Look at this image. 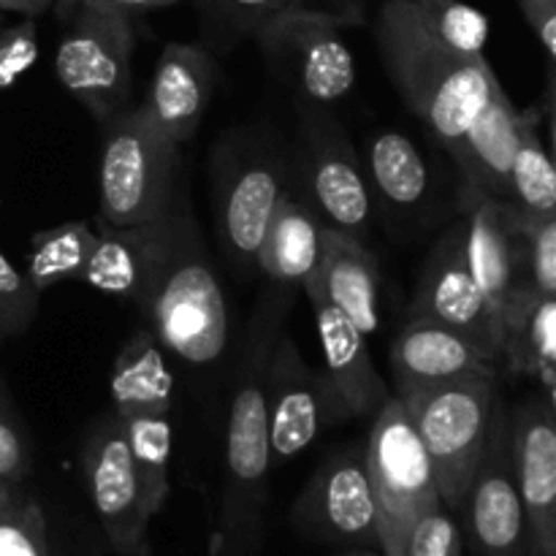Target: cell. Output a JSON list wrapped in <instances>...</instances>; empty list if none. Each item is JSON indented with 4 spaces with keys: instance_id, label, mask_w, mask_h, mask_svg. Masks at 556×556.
<instances>
[{
    "instance_id": "obj_1",
    "label": "cell",
    "mask_w": 556,
    "mask_h": 556,
    "mask_svg": "<svg viewBox=\"0 0 556 556\" xmlns=\"http://www.w3.org/2000/svg\"><path fill=\"white\" fill-rule=\"evenodd\" d=\"M293 307L291 288L271 286L244 331L242 351L228 402L226 456H223L220 546L228 556L248 554L258 546L269 500V418H266V364L277 334L286 329Z\"/></svg>"
},
{
    "instance_id": "obj_2",
    "label": "cell",
    "mask_w": 556,
    "mask_h": 556,
    "mask_svg": "<svg viewBox=\"0 0 556 556\" xmlns=\"http://www.w3.org/2000/svg\"><path fill=\"white\" fill-rule=\"evenodd\" d=\"M380 60L402 103L448 155L486 106L497 81L486 54H462L424 30L396 0H380L375 16Z\"/></svg>"
},
{
    "instance_id": "obj_3",
    "label": "cell",
    "mask_w": 556,
    "mask_h": 556,
    "mask_svg": "<svg viewBox=\"0 0 556 556\" xmlns=\"http://www.w3.org/2000/svg\"><path fill=\"white\" fill-rule=\"evenodd\" d=\"M188 204L179 144L150 125L141 106L123 109L103 123L98 163V223L136 226Z\"/></svg>"
},
{
    "instance_id": "obj_4",
    "label": "cell",
    "mask_w": 556,
    "mask_h": 556,
    "mask_svg": "<svg viewBox=\"0 0 556 556\" xmlns=\"http://www.w3.org/2000/svg\"><path fill=\"white\" fill-rule=\"evenodd\" d=\"M136 307L168 356L190 367L220 362L228 348V307L199 228L179 244Z\"/></svg>"
},
{
    "instance_id": "obj_5",
    "label": "cell",
    "mask_w": 556,
    "mask_h": 556,
    "mask_svg": "<svg viewBox=\"0 0 556 556\" xmlns=\"http://www.w3.org/2000/svg\"><path fill=\"white\" fill-rule=\"evenodd\" d=\"M54 76L98 125L128 109L134 87V22L106 0H60Z\"/></svg>"
},
{
    "instance_id": "obj_6",
    "label": "cell",
    "mask_w": 556,
    "mask_h": 556,
    "mask_svg": "<svg viewBox=\"0 0 556 556\" xmlns=\"http://www.w3.org/2000/svg\"><path fill=\"white\" fill-rule=\"evenodd\" d=\"M434 470L440 503L456 514L497 410V378H462L400 396Z\"/></svg>"
},
{
    "instance_id": "obj_7",
    "label": "cell",
    "mask_w": 556,
    "mask_h": 556,
    "mask_svg": "<svg viewBox=\"0 0 556 556\" xmlns=\"http://www.w3.org/2000/svg\"><path fill=\"white\" fill-rule=\"evenodd\" d=\"M364 459L378 503V548L383 556H402L413 521L443 503L432 462L400 396L391 394L372 416Z\"/></svg>"
},
{
    "instance_id": "obj_8",
    "label": "cell",
    "mask_w": 556,
    "mask_h": 556,
    "mask_svg": "<svg viewBox=\"0 0 556 556\" xmlns=\"http://www.w3.org/2000/svg\"><path fill=\"white\" fill-rule=\"evenodd\" d=\"M291 188V161L277 141L237 134L217 147V237L228 258L253 269L280 195Z\"/></svg>"
},
{
    "instance_id": "obj_9",
    "label": "cell",
    "mask_w": 556,
    "mask_h": 556,
    "mask_svg": "<svg viewBox=\"0 0 556 556\" xmlns=\"http://www.w3.org/2000/svg\"><path fill=\"white\" fill-rule=\"evenodd\" d=\"M342 30L334 14L302 3L266 22L253 38L266 65L299 101L334 106L356 85V60Z\"/></svg>"
},
{
    "instance_id": "obj_10",
    "label": "cell",
    "mask_w": 556,
    "mask_h": 556,
    "mask_svg": "<svg viewBox=\"0 0 556 556\" xmlns=\"http://www.w3.org/2000/svg\"><path fill=\"white\" fill-rule=\"evenodd\" d=\"M302 147L296 174L302 195L334 231L369 242L375 226V195L367 172L331 106L302 103Z\"/></svg>"
},
{
    "instance_id": "obj_11",
    "label": "cell",
    "mask_w": 556,
    "mask_h": 556,
    "mask_svg": "<svg viewBox=\"0 0 556 556\" xmlns=\"http://www.w3.org/2000/svg\"><path fill=\"white\" fill-rule=\"evenodd\" d=\"M472 556H527V527L514 465V421L503 400L459 510Z\"/></svg>"
},
{
    "instance_id": "obj_12",
    "label": "cell",
    "mask_w": 556,
    "mask_h": 556,
    "mask_svg": "<svg viewBox=\"0 0 556 556\" xmlns=\"http://www.w3.org/2000/svg\"><path fill=\"white\" fill-rule=\"evenodd\" d=\"M266 418L271 467L302 456L326 429L342 424L324 372L304 358L286 329L277 334L266 364Z\"/></svg>"
},
{
    "instance_id": "obj_13",
    "label": "cell",
    "mask_w": 556,
    "mask_h": 556,
    "mask_svg": "<svg viewBox=\"0 0 556 556\" xmlns=\"http://www.w3.org/2000/svg\"><path fill=\"white\" fill-rule=\"evenodd\" d=\"M81 472L101 530L123 556H150V521L144 489L130 459L128 440L117 416L106 413L87 432L81 445Z\"/></svg>"
},
{
    "instance_id": "obj_14",
    "label": "cell",
    "mask_w": 556,
    "mask_h": 556,
    "mask_svg": "<svg viewBox=\"0 0 556 556\" xmlns=\"http://www.w3.org/2000/svg\"><path fill=\"white\" fill-rule=\"evenodd\" d=\"M291 519L313 541L378 548V503L364 448L348 445L326 456L293 503Z\"/></svg>"
},
{
    "instance_id": "obj_15",
    "label": "cell",
    "mask_w": 556,
    "mask_h": 556,
    "mask_svg": "<svg viewBox=\"0 0 556 556\" xmlns=\"http://www.w3.org/2000/svg\"><path fill=\"white\" fill-rule=\"evenodd\" d=\"M199 228L190 204L136 226H101L79 282L106 296L139 304L179 244Z\"/></svg>"
},
{
    "instance_id": "obj_16",
    "label": "cell",
    "mask_w": 556,
    "mask_h": 556,
    "mask_svg": "<svg viewBox=\"0 0 556 556\" xmlns=\"http://www.w3.org/2000/svg\"><path fill=\"white\" fill-rule=\"evenodd\" d=\"M302 291L313 307L315 331H318L320 353H324L320 372L329 383L342 424L351 418H372L391 396V389L375 369L367 337L320 293L315 280H309Z\"/></svg>"
},
{
    "instance_id": "obj_17",
    "label": "cell",
    "mask_w": 556,
    "mask_h": 556,
    "mask_svg": "<svg viewBox=\"0 0 556 556\" xmlns=\"http://www.w3.org/2000/svg\"><path fill=\"white\" fill-rule=\"evenodd\" d=\"M497 372L500 362L489 348L432 320L407 318L391 342L394 396L462 378H497Z\"/></svg>"
},
{
    "instance_id": "obj_18",
    "label": "cell",
    "mask_w": 556,
    "mask_h": 556,
    "mask_svg": "<svg viewBox=\"0 0 556 556\" xmlns=\"http://www.w3.org/2000/svg\"><path fill=\"white\" fill-rule=\"evenodd\" d=\"M462 248L467 269L486 302L497 348L510 296L519 288V233L508 201L492 195H462Z\"/></svg>"
},
{
    "instance_id": "obj_19",
    "label": "cell",
    "mask_w": 556,
    "mask_h": 556,
    "mask_svg": "<svg viewBox=\"0 0 556 556\" xmlns=\"http://www.w3.org/2000/svg\"><path fill=\"white\" fill-rule=\"evenodd\" d=\"M514 465L527 527V556H556V418L546 402L510 413Z\"/></svg>"
},
{
    "instance_id": "obj_20",
    "label": "cell",
    "mask_w": 556,
    "mask_h": 556,
    "mask_svg": "<svg viewBox=\"0 0 556 556\" xmlns=\"http://www.w3.org/2000/svg\"><path fill=\"white\" fill-rule=\"evenodd\" d=\"M407 318H424L462 331L489 348L500 362L497 334H494L486 302L467 269L465 248H462V223L451 228L429 253Z\"/></svg>"
},
{
    "instance_id": "obj_21",
    "label": "cell",
    "mask_w": 556,
    "mask_h": 556,
    "mask_svg": "<svg viewBox=\"0 0 556 556\" xmlns=\"http://www.w3.org/2000/svg\"><path fill=\"white\" fill-rule=\"evenodd\" d=\"M215 60L206 49L195 43H166L152 71L141 112L157 134L182 147L199 130L215 96Z\"/></svg>"
},
{
    "instance_id": "obj_22",
    "label": "cell",
    "mask_w": 556,
    "mask_h": 556,
    "mask_svg": "<svg viewBox=\"0 0 556 556\" xmlns=\"http://www.w3.org/2000/svg\"><path fill=\"white\" fill-rule=\"evenodd\" d=\"M525 114L510 103L500 79L494 81L486 106L478 112L454 157L462 177V195L508 199V177L519 144Z\"/></svg>"
},
{
    "instance_id": "obj_23",
    "label": "cell",
    "mask_w": 556,
    "mask_h": 556,
    "mask_svg": "<svg viewBox=\"0 0 556 556\" xmlns=\"http://www.w3.org/2000/svg\"><path fill=\"white\" fill-rule=\"evenodd\" d=\"M326 228L329 226L315 206L302 193L288 188L277 201L275 215L261 239L255 269L277 288H304L318 275Z\"/></svg>"
},
{
    "instance_id": "obj_24",
    "label": "cell",
    "mask_w": 556,
    "mask_h": 556,
    "mask_svg": "<svg viewBox=\"0 0 556 556\" xmlns=\"http://www.w3.org/2000/svg\"><path fill=\"white\" fill-rule=\"evenodd\" d=\"M500 369L535 380L543 402L556 410V296L516 288L505 309Z\"/></svg>"
},
{
    "instance_id": "obj_25",
    "label": "cell",
    "mask_w": 556,
    "mask_h": 556,
    "mask_svg": "<svg viewBox=\"0 0 556 556\" xmlns=\"http://www.w3.org/2000/svg\"><path fill=\"white\" fill-rule=\"evenodd\" d=\"M315 286L326 299L353 320L364 337L375 334L383 320L380 299V264L367 242L326 228L324 255H320Z\"/></svg>"
},
{
    "instance_id": "obj_26",
    "label": "cell",
    "mask_w": 556,
    "mask_h": 556,
    "mask_svg": "<svg viewBox=\"0 0 556 556\" xmlns=\"http://www.w3.org/2000/svg\"><path fill=\"white\" fill-rule=\"evenodd\" d=\"M369 190L396 215H410L427 201L432 182L421 150L402 130H380L367 147Z\"/></svg>"
},
{
    "instance_id": "obj_27",
    "label": "cell",
    "mask_w": 556,
    "mask_h": 556,
    "mask_svg": "<svg viewBox=\"0 0 556 556\" xmlns=\"http://www.w3.org/2000/svg\"><path fill=\"white\" fill-rule=\"evenodd\" d=\"M552 79H548L543 106L535 103V106L525 109V128H521L514 163H510L508 199H505L519 217L556 215V168L552 152L541 136V125L552 117Z\"/></svg>"
},
{
    "instance_id": "obj_28",
    "label": "cell",
    "mask_w": 556,
    "mask_h": 556,
    "mask_svg": "<svg viewBox=\"0 0 556 556\" xmlns=\"http://www.w3.org/2000/svg\"><path fill=\"white\" fill-rule=\"evenodd\" d=\"M98 231L85 220L60 223L30 237V253L25 261V277L38 293L60 282L79 280L87 258L96 248Z\"/></svg>"
},
{
    "instance_id": "obj_29",
    "label": "cell",
    "mask_w": 556,
    "mask_h": 556,
    "mask_svg": "<svg viewBox=\"0 0 556 556\" xmlns=\"http://www.w3.org/2000/svg\"><path fill=\"white\" fill-rule=\"evenodd\" d=\"M410 20L462 54H483L489 41V16L465 0H396Z\"/></svg>"
},
{
    "instance_id": "obj_30",
    "label": "cell",
    "mask_w": 556,
    "mask_h": 556,
    "mask_svg": "<svg viewBox=\"0 0 556 556\" xmlns=\"http://www.w3.org/2000/svg\"><path fill=\"white\" fill-rule=\"evenodd\" d=\"M302 3L307 0H199L201 33L212 47L231 49L244 38H253L282 11Z\"/></svg>"
},
{
    "instance_id": "obj_31",
    "label": "cell",
    "mask_w": 556,
    "mask_h": 556,
    "mask_svg": "<svg viewBox=\"0 0 556 556\" xmlns=\"http://www.w3.org/2000/svg\"><path fill=\"white\" fill-rule=\"evenodd\" d=\"M516 233H519V286L556 296V215H516Z\"/></svg>"
},
{
    "instance_id": "obj_32",
    "label": "cell",
    "mask_w": 556,
    "mask_h": 556,
    "mask_svg": "<svg viewBox=\"0 0 556 556\" xmlns=\"http://www.w3.org/2000/svg\"><path fill=\"white\" fill-rule=\"evenodd\" d=\"M41 293L30 286L25 271L16 269L0 250V345L25 334L36 324Z\"/></svg>"
},
{
    "instance_id": "obj_33",
    "label": "cell",
    "mask_w": 556,
    "mask_h": 556,
    "mask_svg": "<svg viewBox=\"0 0 556 556\" xmlns=\"http://www.w3.org/2000/svg\"><path fill=\"white\" fill-rule=\"evenodd\" d=\"M33 467V443L20 407L0 375V478L22 483Z\"/></svg>"
},
{
    "instance_id": "obj_34",
    "label": "cell",
    "mask_w": 556,
    "mask_h": 556,
    "mask_svg": "<svg viewBox=\"0 0 556 556\" xmlns=\"http://www.w3.org/2000/svg\"><path fill=\"white\" fill-rule=\"evenodd\" d=\"M0 556H49L47 519L33 497L0 514Z\"/></svg>"
},
{
    "instance_id": "obj_35",
    "label": "cell",
    "mask_w": 556,
    "mask_h": 556,
    "mask_svg": "<svg viewBox=\"0 0 556 556\" xmlns=\"http://www.w3.org/2000/svg\"><path fill=\"white\" fill-rule=\"evenodd\" d=\"M462 552H465V535L459 521L445 505H438L413 521L402 556H462Z\"/></svg>"
},
{
    "instance_id": "obj_36",
    "label": "cell",
    "mask_w": 556,
    "mask_h": 556,
    "mask_svg": "<svg viewBox=\"0 0 556 556\" xmlns=\"http://www.w3.org/2000/svg\"><path fill=\"white\" fill-rule=\"evenodd\" d=\"M38 54L41 49L33 16L0 30V92L11 90L38 63Z\"/></svg>"
},
{
    "instance_id": "obj_37",
    "label": "cell",
    "mask_w": 556,
    "mask_h": 556,
    "mask_svg": "<svg viewBox=\"0 0 556 556\" xmlns=\"http://www.w3.org/2000/svg\"><path fill=\"white\" fill-rule=\"evenodd\" d=\"M527 27L546 54L548 71L556 63V0H519Z\"/></svg>"
},
{
    "instance_id": "obj_38",
    "label": "cell",
    "mask_w": 556,
    "mask_h": 556,
    "mask_svg": "<svg viewBox=\"0 0 556 556\" xmlns=\"http://www.w3.org/2000/svg\"><path fill=\"white\" fill-rule=\"evenodd\" d=\"M372 3H380V0H307V5H315L320 11H329L345 27L358 25L367 16V9Z\"/></svg>"
},
{
    "instance_id": "obj_39",
    "label": "cell",
    "mask_w": 556,
    "mask_h": 556,
    "mask_svg": "<svg viewBox=\"0 0 556 556\" xmlns=\"http://www.w3.org/2000/svg\"><path fill=\"white\" fill-rule=\"evenodd\" d=\"M106 3L117 5L125 14H139V11H155V9H168V5L179 3V0H106Z\"/></svg>"
},
{
    "instance_id": "obj_40",
    "label": "cell",
    "mask_w": 556,
    "mask_h": 556,
    "mask_svg": "<svg viewBox=\"0 0 556 556\" xmlns=\"http://www.w3.org/2000/svg\"><path fill=\"white\" fill-rule=\"evenodd\" d=\"M25 489H22V483L16 481H9V478H0V514H5V510L14 508L20 500H25Z\"/></svg>"
},
{
    "instance_id": "obj_41",
    "label": "cell",
    "mask_w": 556,
    "mask_h": 556,
    "mask_svg": "<svg viewBox=\"0 0 556 556\" xmlns=\"http://www.w3.org/2000/svg\"><path fill=\"white\" fill-rule=\"evenodd\" d=\"M345 556H383L380 552H353V554H345Z\"/></svg>"
},
{
    "instance_id": "obj_42",
    "label": "cell",
    "mask_w": 556,
    "mask_h": 556,
    "mask_svg": "<svg viewBox=\"0 0 556 556\" xmlns=\"http://www.w3.org/2000/svg\"><path fill=\"white\" fill-rule=\"evenodd\" d=\"M5 3H9V0H0V11H5Z\"/></svg>"
}]
</instances>
